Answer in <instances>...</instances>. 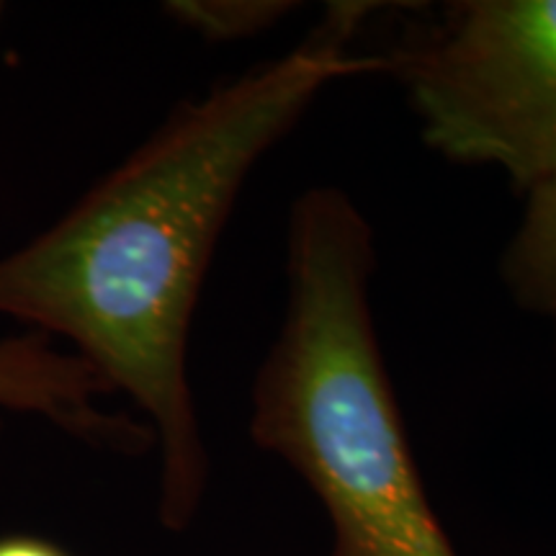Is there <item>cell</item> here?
I'll return each instance as SVG.
<instances>
[{
    "label": "cell",
    "mask_w": 556,
    "mask_h": 556,
    "mask_svg": "<svg viewBox=\"0 0 556 556\" xmlns=\"http://www.w3.org/2000/svg\"><path fill=\"white\" fill-rule=\"evenodd\" d=\"M366 9L338 3L289 52L180 103L60 219L0 255V317L65 338L142 413L168 531L197 520L208 486L189 340L222 229L255 165L325 90L384 75V54L353 50Z\"/></svg>",
    "instance_id": "1"
},
{
    "label": "cell",
    "mask_w": 556,
    "mask_h": 556,
    "mask_svg": "<svg viewBox=\"0 0 556 556\" xmlns=\"http://www.w3.org/2000/svg\"><path fill=\"white\" fill-rule=\"evenodd\" d=\"M374 229L338 186L296 197L287 307L250 389L253 443L328 516V556H458L430 505L371 312Z\"/></svg>",
    "instance_id": "2"
},
{
    "label": "cell",
    "mask_w": 556,
    "mask_h": 556,
    "mask_svg": "<svg viewBox=\"0 0 556 556\" xmlns=\"http://www.w3.org/2000/svg\"><path fill=\"white\" fill-rule=\"evenodd\" d=\"M422 139L500 168L523 193L556 178V0H454L384 54Z\"/></svg>",
    "instance_id": "3"
},
{
    "label": "cell",
    "mask_w": 556,
    "mask_h": 556,
    "mask_svg": "<svg viewBox=\"0 0 556 556\" xmlns=\"http://www.w3.org/2000/svg\"><path fill=\"white\" fill-rule=\"evenodd\" d=\"M111 389L73 351L39 332L0 340V409L34 415L83 446L131 456L142 443L135 417L103 407Z\"/></svg>",
    "instance_id": "4"
},
{
    "label": "cell",
    "mask_w": 556,
    "mask_h": 556,
    "mask_svg": "<svg viewBox=\"0 0 556 556\" xmlns=\"http://www.w3.org/2000/svg\"><path fill=\"white\" fill-rule=\"evenodd\" d=\"M500 278L520 309L556 323V178L526 193L500 258Z\"/></svg>",
    "instance_id": "5"
},
{
    "label": "cell",
    "mask_w": 556,
    "mask_h": 556,
    "mask_svg": "<svg viewBox=\"0 0 556 556\" xmlns=\"http://www.w3.org/2000/svg\"><path fill=\"white\" fill-rule=\"evenodd\" d=\"M294 9L289 0H173L165 16L206 41H238L274 29Z\"/></svg>",
    "instance_id": "6"
},
{
    "label": "cell",
    "mask_w": 556,
    "mask_h": 556,
    "mask_svg": "<svg viewBox=\"0 0 556 556\" xmlns=\"http://www.w3.org/2000/svg\"><path fill=\"white\" fill-rule=\"evenodd\" d=\"M0 556H70L60 544L39 536H3Z\"/></svg>",
    "instance_id": "7"
},
{
    "label": "cell",
    "mask_w": 556,
    "mask_h": 556,
    "mask_svg": "<svg viewBox=\"0 0 556 556\" xmlns=\"http://www.w3.org/2000/svg\"><path fill=\"white\" fill-rule=\"evenodd\" d=\"M3 13H5V5H3V3H0V18H3Z\"/></svg>",
    "instance_id": "8"
},
{
    "label": "cell",
    "mask_w": 556,
    "mask_h": 556,
    "mask_svg": "<svg viewBox=\"0 0 556 556\" xmlns=\"http://www.w3.org/2000/svg\"><path fill=\"white\" fill-rule=\"evenodd\" d=\"M0 433H3V420H0Z\"/></svg>",
    "instance_id": "9"
},
{
    "label": "cell",
    "mask_w": 556,
    "mask_h": 556,
    "mask_svg": "<svg viewBox=\"0 0 556 556\" xmlns=\"http://www.w3.org/2000/svg\"><path fill=\"white\" fill-rule=\"evenodd\" d=\"M554 325H556V323H554Z\"/></svg>",
    "instance_id": "10"
}]
</instances>
